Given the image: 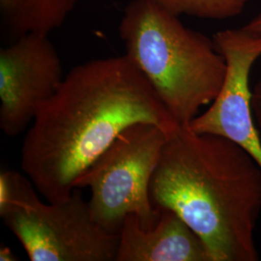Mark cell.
I'll return each mask as SVG.
<instances>
[{
  "label": "cell",
  "instance_id": "cell-4",
  "mask_svg": "<svg viewBox=\"0 0 261 261\" xmlns=\"http://www.w3.org/2000/svg\"><path fill=\"white\" fill-rule=\"evenodd\" d=\"M34 187L17 171L0 173V216L30 260L115 261L119 234L94 220L82 189L44 203Z\"/></svg>",
  "mask_w": 261,
  "mask_h": 261
},
{
  "label": "cell",
  "instance_id": "cell-1",
  "mask_svg": "<svg viewBox=\"0 0 261 261\" xmlns=\"http://www.w3.org/2000/svg\"><path fill=\"white\" fill-rule=\"evenodd\" d=\"M140 122L169 136L181 127L126 55L84 62L38 112L23 140L20 168L47 202L61 201L122 132Z\"/></svg>",
  "mask_w": 261,
  "mask_h": 261
},
{
  "label": "cell",
  "instance_id": "cell-3",
  "mask_svg": "<svg viewBox=\"0 0 261 261\" xmlns=\"http://www.w3.org/2000/svg\"><path fill=\"white\" fill-rule=\"evenodd\" d=\"M119 35L125 55L145 75L178 125L188 126L220 92L226 63L213 39L187 28L154 1H130Z\"/></svg>",
  "mask_w": 261,
  "mask_h": 261
},
{
  "label": "cell",
  "instance_id": "cell-12",
  "mask_svg": "<svg viewBox=\"0 0 261 261\" xmlns=\"http://www.w3.org/2000/svg\"><path fill=\"white\" fill-rule=\"evenodd\" d=\"M242 28L251 33L261 36V11Z\"/></svg>",
  "mask_w": 261,
  "mask_h": 261
},
{
  "label": "cell",
  "instance_id": "cell-13",
  "mask_svg": "<svg viewBox=\"0 0 261 261\" xmlns=\"http://www.w3.org/2000/svg\"><path fill=\"white\" fill-rule=\"evenodd\" d=\"M0 260L16 261L19 260L17 255L8 247H2L0 250Z\"/></svg>",
  "mask_w": 261,
  "mask_h": 261
},
{
  "label": "cell",
  "instance_id": "cell-11",
  "mask_svg": "<svg viewBox=\"0 0 261 261\" xmlns=\"http://www.w3.org/2000/svg\"><path fill=\"white\" fill-rule=\"evenodd\" d=\"M251 103L254 121L261 137V79L252 89Z\"/></svg>",
  "mask_w": 261,
  "mask_h": 261
},
{
  "label": "cell",
  "instance_id": "cell-5",
  "mask_svg": "<svg viewBox=\"0 0 261 261\" xmlns=\"http://www.w3.org/2000/svg\"><path fill=\"white\" fill-rule=\"evenodd\" d=\"M168 137L156 124H134L75 179L74 189L90 190L91 214L106 230L119 234L128 215L137 216L143 228L158 222L150 183Z\"/></svg>",
  "mask_w": 261,
  "mask_h": 261
},
{
  "label": "cell",
  "instance_id": "cell-2",
  "mask_svg": "<svg viewBox=\"0 0 261 261\" xmlns=\"http://www.w3.org/2000/svg\"><path fill=\"white\" fill-rule=\"evenodd\" d=\"M150 197L199 236L210 261L259 259L261 168L233 141L181 126L163 147Z\"/></svg>",
  "mask_w": 261,
  "mask_h": 261
},
{
  "label": "cell",
  "instance_id": "cell-10",
  "mask_svg": "<svg viewBox=\"0 0 261 261\" xmlns=\"http://www.w3.org/2000/svg\"><path fill=\"white\" fill-rule=\"evenodd\" d=\"M176 15L198 19H227L238 17L250 0H152Z\"/></svg>",
  "mask_w": 261,
  "mask_h": 261
},
{
  "label": "cell",
  "instance_id": "cell-7",
  "mask_svg": "<svg viewBox=\"0 0 261 261\" xmlns=\"http://www.w3.org/2000/svg\"><path fill=\"white\" fill-rule=\"evenodd\" d=\"M62 63L48 34L29 32L0 49V129L16 137L64 81Z\"/></svg>",
  "mask_w": 261,
  "mask_h": 261
},
{
  "label": "cell",
  "instance_id": "cell-8",
  "mask_svg": "<svg viewBox=\"0 0 261 261\" xmlns=\"http://www.w3.org/2000/svg\"><path fill=\"white\" fill-rule=\"evenodd\" d=\"M157 208L158 222L150 228L135 215L125 218L115 261H210L199 236L174 211Z\"/></svg>",
  "mask_w": 261,
  "mask_h": 261
},
{
  "label": "cell",
  "instance_id": "cell-6",
  "mask_svg": "<svg viewBox=\"0 0 261 261\" xmlns=\"http://www.w3.org/2000/svg\"><path fill=\"white\" fill-rule=\"evenodd\" d=\"M215 47L224 56V84L205 112L188 126L196 133L228 139L249 153L261 168V137L252 113L250 76L261 57V36L243 28L220 30Z\"/></svg>",
  "mask_w": 261,
  "mask_h": 261
},
{
  "label": "cell",
  "instance_id": "cell-9",
  "mask_svg": "<svg viewBox=\"0 0 261 261\" xmlns=\"http://www.w3.org/2000/svg\"><path fill=\"white\" fill-rule=\"evenodd\" d=\"M80 0H0L2 23L18 38L29 32L49 34L61 27Z\"/></svg>",
  "mask_w": 261,
  "mask_h": 261
}]
</instances>
